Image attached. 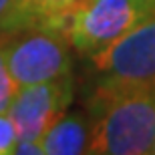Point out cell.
<instances>
[{"mask_svg":"<svg viewBox=\"0 0 155 155\" xmlns=\"http://www.w3.org/2000/svg\"><path fill=\"white\" fill-rule=\"evenodd\" d=\"M91 155H147L155 141V89L91 93Z\"/></svg>","mask_w":155,"mask_h":155,"instance_id":"cell-1","label":"cell"},{"mask_svg":"<svg viewBox=\"0 0 155 155\" xmlns=\"http://www.w3.org/2000/svg\"><path fill=\"white\" fill-rule=\"evenodd\" d=\"M87 61L91 93L155 89V16Z\"/></svg>","mask_w":155,"mask_h":155,"instance_id":"cell-2","label":"cell"},{"mask_svg":"<svg viewBox=\"0 0 155 155\" xmlns=\"http://www.w3.org/2000/svg\"><path fill=\"white\" fill-rule=\"evenodd\" d=\"M151 16H155V0H79L58 28L87 58Z\"/></svg>","mask_w":155,"mask_h":155,"instance_id":"cell-3","label":"cell"},{"mask_svg":"<svg viewBox=\"0 0 155 155\" xmlns=\"http://www.w3.org/2000/svg\"><path fill=\"white\" fill-rule=\"evenodd\" d=\"M4 57L18 87L73 75L67 36L54 26H26L0 35Z\"/></svg>","mask_w":155,"mask_h":155,"instance_id":"cell-4","label":"cell"},{"mask_svg":"<svg viewBox=\"0 0 155 155\" xmlns=\"http://www.w3.org/2000/svg\"><path fill=\"white\" fill-rule=\"evenodd\" d=\"M73 101H75L73 75L18 87L8 109V115L16 127L18 139L42 141L46 131L69 111Z\"/></svg>","mask_w":155,"mask_h":155,"instance_id":"cell-5","label":"cell"},{"mask_svg":"<svg viewBox=\"0 0 155 155\" xmlns=\"http://www.w3.org/2000/svg\"><path fill=\"white\" fill-rule=\"evenodd\" d=\"M91 123L81 111L64 113L42 137L45 155H81L87 153Z\"/></svg>","mask_w":155,"mask_h":155,"instance_id":"cell-6","label":"cell"},{"mask_svg":"<svg viewBox=\"0 0 155 155\" xmlns=\"http://www.w3.org/2000/svg\"><path fill=\"white\" fill-rule=\"evenodd\" d=\"M79 0H20L30 26H54L58 28L64 16ZM61 30V28H58Z\"/></svg>","mask_w":155,"mask_h":155,"instance_id":"cell-7","label":"cell"},{"mask_svg":"<svg viewBox=\"0 0 155 155\" xmlns=\"http://www.w3.org/2000/svg\"><path fill=\"white\" fill-rule=\"evenodd\" d=\"M30 26L20 0H0V35Z\"/></svg>","mask_w":155,"mask_h":155,"instance_id":"cell-8","label":"cell"},{"mask_svg":"<svg viewBox=\"0 0 155 155\" xmlns=\"http://www.w3.org/2000/svg\"><path fill=\"white\" fill-rule=\"evenodd\" d=\"M16 91L18 85L14 77L10 75V69H8V63L4 57V48H2V38H0V113H8Z\"/></svg>","mask_w":155,"mask_h":155,"instance_id":"cell-9","label":"cell"},{"mask_svg":"<svg viewBox=\"0 0 155 155\" xmlns=\"http://www.w3.org/2000/svg\"><path fill=\"white\" fill-rule=\"evenodd\" d=\"M18 141L16 127L8 113H0V155L14 153V145Z\"/></svg>","mask_w":155,"mask_h":155,"instance_id":"cell-10","label":"cell"},{"mask_svg":"<svg viewBox=\"0 0 155 155\" xmlns=\"http://www.w3.org/2000/svg\"><path fill=\"white\" fill-rule=\"evenodd\" d=\"M14 153H18V155H45L42 141H35V139H18L16 145H14Z\"/></svg>","mask_w":155,"mask_h":155,"instance_id":"cell-11","label":"cell"},{"mask_svg":"<svg viewBox=\"0 0 155 155\" xmlns=\"http://www.w3.org/2000/svg\"><path fill=\"white\" fill-rule=\"evenodd\" d=\"M151 153L155 155V141H153V147H151Z\"/></svg>","mask_w":155,"mask_h":155,"instance_id":"cell-12","label":"cell"}]
</instances>
